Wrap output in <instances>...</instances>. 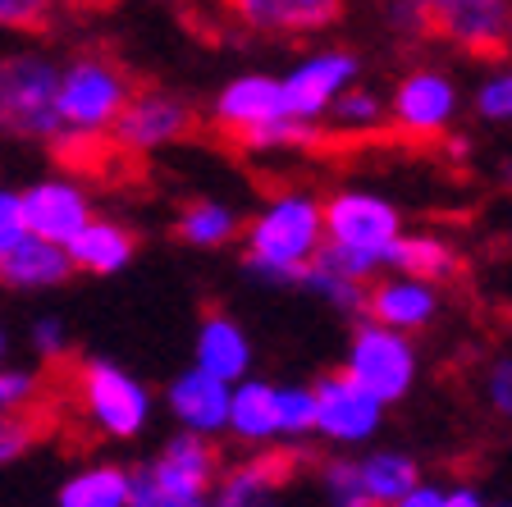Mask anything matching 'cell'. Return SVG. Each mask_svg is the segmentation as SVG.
<instances>
[{"mask_svg":"<svg viewBox=\"0 0 512 507\" xmlns=\"http://www.w3.org/2000/svg\"><path fill=\"white\" fill-rule=\"evenodd\" d=\"M430 37H444L471 60H499L508 51L512 0H416Z\"/></svg>","mask_w":512,"mask_h":507,"instance_id":"obj_9","label":"cell"},{"mask_svg":"<svg viewBox=\"0 0 512 507\" xmlns=\"http://www.w3.org/2000/svg\"><path fill=\"white\" fill-rule=\"evenodd\" d=\"M352 507H371V503H352Z\"/></svg>","mask_w":512,"mask_h":507,"instance_id":"obj_47","label":"cell"},{"mask_svg":"<svg viewBox=\"0 0 512 507\" xmlns=\"http://www.w3.org/2000/svg\"><path fill=\"white\" fill-rule=\"evenodd\" d=\"M224 434L243 444L247 453L256 448H275L279 444V384L243 375L229 384V421Z\"/></svg>","mask_w":512,"mask_h":507,"instance_id":"obj_20","label":"cell"},{"mask_svg":"<svg viewBox=\"0 0 512 507\" xmlns=\"http://www.w3.org/2000/svg\"><path fill=\"white\" fill-rule=\"evenodd\" d=\"M444 507H485L476 485H448L444 489Z\"/></svg>","mask_w":512,"mask_h":507,"instance_id":"obj_42","label":"cell"},{"mask_svg":"<svg viewBox=\"0 0 512 507\" xmlns=\"http://www.w3.org/2000/svg\"><path fill=\"white\" fill-rule=\"evenodd\" d=\"M320 220H325V243L375 252L384 261V270H389L394 243L407 233L403 211L384 192L371 188H339L330 197H320Z\"/></svg>","mask_w":512,"mask_h":507,"instance_id":"obj_6","label":"cell"},{"mask_svg":"<svg viewBox=\"0 0 512 507\" xmlns=\"http://www.w3.org/2000/svg\"><path fill=\"white\" fill-rule=\"evenodd\" d=\"M288 462L270 448H256L247 462H234L211 485V507H288L284 503Z\"/></svg>","mask_w":512,"mask_h":507,"instance_id":"obj_19","label":"cell"},{"mask_svg":"<svg viewBox=\"0 0 512 507\" xmlns=\"http://www.w3.org/2000/svg\"><path fill=\"white\" fill-rule=\"evenodd\" d=\"M78 275L64 243H51L42 233H23L14 247L0 252V288L10 293H51V288L69 284Z\"/></svg>","mask_w":512,"mask_h":507,"instance_id":"obj_17","label":"cell"},{"mask_svg":"<svg viewBox=\"0 0 512 507\" xmlns=\"http://www.w3.org/2000/svg\"><path fill=\"white\" fill-rule=\"evenodd\" d=\"M316 439V393L311 384H279V444Z\"/></svg>","mask_w":512,"mask_h":507,"instance_id":"obj_30","label":"cell"},{"mask_svg":"<svg viewBox=\"0 0 512 507\" xmlns=\"http://www.w3.org/2000/svg\"><path fill=\"white\" fill-rule=\"evenodd\" d=\"M165 412L174 416L179 430L202 434V439H220L224 421H229V384L202 366H188L165 389Z\"/></svg>","mask_w":512,"mask_h":507,"instance_id":"obj_16","label":"cell"},{"mask_svg":"<svg viewBox=\"0 0 512 507\" xmlns=\"http://www.w3.org/2000/svg\"><path fill=\"white\" fill-rule=\"evenodd\" d=\"M325 142V128L320 124H307V119H293V115H279L270 124L252 128L238 138L243 151H307V147H320Z\"/></svg>","mask_w":512,"mask_h":507,"instance_id":"obj_29","label":"cell"},{"mask_svg":"<svg viewBox=\"0 0 512 507\" xmlns=\"http://www.w3.org/2000/svg\"><path fill=\"white\" fill-rule=\"evenodd\" d=\"M357 476H362V498L371 507H389L421 480V462L403 448H371L357 457Z\"/></svg>","mask_w":512,"mask_h":507,"instance_id":"obj_24","label":"cell"},{"mask_svg":"<svg viewBox=\"0 0 512 507\" xmlns=\"http://www.w3.org/2000/svg\"><path fill=\"white\" fill-rule=\"evenodd\" d=\"M78 407H83L87 425H92L101 439H115V444H133L142 439L156 412V398L151 389L124 370L119 361L92 357L78 366Z\"/></svg>","mask_w":512,"mask_h":507,"instance_id":"obj_5","label":"cell"},{"mask_svg":"<svg viewBox=\"0 0 512 507\" xmlns=\"http://www.w3.org/2000/svg\"><path fill=\"white\" fill-rule=\"evenodd\" d=\"M0 398L10 412H32L42 398V370L32 366H5L0 361Z\"/></svg>","mask_w":512,"mask_h":507,"instance_id":"obj_34","label":"cell"},{"mask_svg":"<svg viewBox=\"0 0 512 507\" xmlns=\"http://www.w3.org/2000/svg\"><path fill=\"white\" fill-rule=\"evenodd\" d=\"M389 507H444V485H435V480L421 476L403 498H394Z\"/></svg>","mask_w":512,"mask_h":507,"instance_id":"obj_41","label":"cell"},{"mask_svg":"<svg viewBox=\"0 0 512 507\" xmlns=\"http://www.w3.org/2000/svg\"><path fill=\"white\" fill-rule=\"evenodd\" d=\"M55 78L60 64L42 51L0 55V133L19 142H55Z\"/></svg>","mask_w":512,"mask_h":507,"instance_id":"obj_4","label":"cell"},{"mask_svg":"<svg viewBox=\"0 0 512 507\" xmlns=\"http://www.w3.org/2000/svg\"><path fill=\"white\" fill-rule=\"evenodd\" d=\"M128 96H133V78L115 55L83 51L60 64V78H55L60 138L51 147H96L101 138H110V124L119 119Z\"/></svg>","mask_w":512,"mask_h":507,"instance_id":"obj_2","label":"cell"},{"mask_svg":"<svg viewBox=\"0 0 512 507\" xmlns=\"http://www.w3.org/2000/svg\"><path fill=\"white\" fill-rule=\"evenodd\" d=\"M311 393H316V439H325L330 448H343V453L380 439L389 407L375 393H366L352 375L330 370V375L311 380Z\"/></svg>","mask_w":512,"mask_h":507,"instance_id":"obj_8","label":"cell"},{"mask_svg":"<svg viewBox=\"0 0 512 507\" xmlns=\"http://www.w3.org/2000/svg\"><path fill=\"white\" fill-rule=\"evenodd\" d=\"M252 334H247V325L238 316H229V311H206L202 320H197V334H192V366L211 370V375H220L224 384L243 380V375H252Z\"/></svg>","mask_w":512,"mask_h":507,"instance_id":"obj_18","label":"cell"},{"mask_svg":"<svg viewBox=\"0 0 512 507\" xmlns=\"http://www.w3.org/2000/svg\"><path fill=\"white\" fill-rule=\"evenodd\" d=\"M160 485L170 489H188V494H211V485L220 480V453H215V439H202V434L179 430L174 439H165L151 462H142Z\"/></svg>","mask_w":512,"mask_h":507,"instance_id":"obj_21","label":"cell"},{"mask_svg":"<svg viewBox=\"0 0 512 507\" xmlns=\"http://www.w3.org/2000/svg\"><path fill=\"white\" fill-rule=\"evenodd\" d=\"M320 124H330V133H339V138H375L389 128V101L362 83H348L330 101Z\"/></svg>","mask_w":512,"mask_h":507,"instance_id":"obj_26","label":"cell"},{"mask_svg":"<svg viewBox=\"0 0 512 507\" xmlns=\"http://www.w3.org/2000/svg\"><path fill=\"white\" fill-rule=\"evenodd\" d=\"M60 0H0V28L14 32H42L51 23Z\"/></svg>","mask_w":512,"mask_h":507,"instance_id":"obj_38","label":"cell"},{"mask_svg":"<svg viewBox=\"0 0 512 507\" xmlns=\"http://www.w3.org/2000/svg\"><path fill=\"white\" fill-rule=\"evenodd\" d=\"M480 402H485V412L494 421L512 430V343L494 348L485 357V366H480Z\"/></svg>","mask_w":512,"mask_h":507,"instance_id":"obj_31","label":"cell"},{"mask_svg":"<svg viewBox=\"0 0 512 507\" xmlns=\"http://www.w3.org/2000/svg\"><path fill=\"white\" fill-rule=\"evenodd\" d=\"M128 480L133 471L119 462H92L60 485L55 507H128Z\"/></svg>","mask_w":512,"mask_h":507,"instance_id":"obj_25","label":"cell"},{"mask_svg":"<svg viewBox=\"0 0 512 507\" xmlns=\"http://www.w3.org/2000/svg\"><path fill=\"white\" fill-rule=\"evenodd\" d=\"M32 444H37V421H32L28 412H5L0 416V466L19 462Z\"/></svg>","mask_w":512,"mask_h":507,"instance_id":"obj_37","label":"cell"},{"mask_svg":"<svg viewBox=\"0 0 512 507\" xmlns=\"http://www.w3.org/2000/svg\"><path fill=\"white\" fill-rule=\"evenodd\" d=\"M362 78V60L352 51H316L307 60H298L288 74H279V92H284V110L293 119L320 124L330 101L343 92L348 83Z\"/></svg>","mask_w":512,"mask_h":507,"instance_id":"obj_11","label":"cell"},{"mask_svg":"<svg viewBox=\"0 0 512 507\" xmlns=\"http://www.w3.org/2000/svg\"><path fill=\"white\" fill-rule=\"evenodd\" d=\"M5 412H10V407H5V398H0V416H5Z\"/></svg>","mask_w":512,"mask_h":507,"instance_id":"obj_44","label":"cell"},{"mask_svg":"<svg viewBox=\"0 0 512 507\" xmlns=\"http://www.w3.org/2000/svg\"><path fill=\"white\" fill-rule=\"evenodd\" d=\"M243 275L261 288H298L307 261H316L325 243L320 197L307 188H284L266 197L243 220Z\"/></svg>","mask_w":512,"mask_h":507,"instance_id":"obj_1","label":"cell"},{"mask_svg":"<svg viewBox=\"0 0 512 507\" xmlns=\"http://www.w3.org/2000/svg\"><path fill=\"white\" fill-rule=\"evenodd\" d=\"M298 288L307 297H316L320 307L339 311V316H348V320L366 316V284H362V279L339 275V270H334V265H325L320 256H316V261H307V270L298 275Z\"/></svg>","mask_w":512,"mask_h":507,"instance_id":"obj_28","label":"cell"},{"mask_svg":"<svg viewBox=\"0 0 512 507\" xmlns=\"http://www.w3.org/2000/svg\"><path fill=\"white\" fill-rule=\"evenodd\" d=\"M343 375H352L384 407H398L403 398H412L416 380H421V352H416L412 334H398L371 316H357L348 348H343Z\"/></svg>","mask_w":512,"mask_h":507,"instance_id":"obj_3","label":"cell"},{"mask_svg":"<svg viewBox=\"0 0 512 507\" xmlns=\"http://www.w3.org/2000/svg\"><path fill=\"white\" fill-rule=\"evenodd\" d=\"M288 115L284 110V92H279V78L275 74H238L229 78V83L215 92L211 110H206V119H211V128L220 133V138H243V133H252V128L270 124V119Z\"/></svg>","mask_w":512,"mask_h":507,"instance_id":"obj_15","label":"cell"},{"mask_svg":"<svg viewBox=\"0 0 512 507\" xmlns=\"http://www.w3.org/2000/svg\"><path fill=\"white\" fill-rule=\"evenodd\" d=\"M192 128H197V110L183 96L165 92V87H133L119 119L110 124V142L128 156H156L165 147L188 142Z\"/></svg>","mask_w":512,"mask_h":507,"instance_id":"obj_7","label":"cell"},{"mask_svg":"<svg viewBox=\"0 0 512 507\" xmlns=\"http://www.w3.org/2000/svg\"><path fill=\"white\" fill-rule=\"evenodd\" d=\"M220 14L247 37H311L343 19V0H220Z\"/></svg>","mask_w":512,"mask_h":507,"instance_id":"obj_12","label":"cell"},{"mask_svg":"<svg viewBox=\"0 0 512 507\" xmlns=\"http://www.w3.org/2000/svg\"><path fill=\"white\" fill-rule=\"evenodd\" d=\"M28 343L42 361H60V357H69V325H64L60 316H37Z\"/></svg>","mask_w":512,"mask_h":507,"instance_id":"obj_39","label":"cell"},{"mask_svg":"<svg viewBox=\"0 0 512 507\" xmlns=\"http://www.w3.org/2000/svg\"><path fill=\"white\" fill-rule=\"evenodd\" d=\"M5 352H10V334H5V325H0V361H5Z\"/></svg>","mask_w":512,"mask_h":507,"instance_id":"obj_43","label":"cell"},{"mask_svg":"<svg viewBox=\"0 0 512 507\" xmlns=\"http://www.w3.org/2000/svg\"><path fill=\"white\" fill-rule=\"evenodd\" d=\"M485 507H512V503H485Z\"/></svg>","mask_w":512,"mask_h":507,"instance_id":"obj_46","label":"cell"},{"mask_svg":"<svg viewBox=\"0 0 512 507\" xmlns=\"http://www.w3.org/2000/svg\"><path fill=\"white\" fill-rule=\"evenodd\" d=\"M458 83L439 69H412L389 96V128L407 142H439L458 124Z\"/></svg>","mask_w":512,"mask_h":507,"instance_id":"obj_10","label":"cell"},{"mask_svg":"<svg viewBox=\"0 0 512 507\" xmlns=\"http://www.w3.org/2000/svg\"><path fill=\"white\" fill-rule=\"evenodd\" d=\"M19 206H23L28 233H42L51 243H69V238L96 215L92 192H87L78 179H69V174L32 179L28 188H19Z\"/></svg>","mask_w":512,"mask_h":507,"instance_id":"obj_13","label":"cell"},{"mask_svg":"<svg viewBox=\"0 0 512 507\" xmlns=\"http://www.w3.org/2000/svg\"><path fill=\"white\" fill-rule=\"evenodd\" d=\"M128 507H211V494L170 489V485H160L147 466H133V480H128Z\"/></svg>","mask_w":512,"mask_h":507,"instance_id":"obj_33","label":"cell"},{"mask_svg":"<svg viewBox=\"0 0 512 507\" xmlns=\"http://www.w3.org/2000/svg\"><path fill=\"white\" fill-rule=\"evenodd\" d=\"M389 270H407V275H421L430 284H448V279L462 275V256L453 243L435 238V233H403L389 256Z\"/></svg>","mask_w":512,"mask_h":507,"instance_id":"obj_27","label":"cell"},{"mask_svg":"<svg viewBox=\"0 0 512 507\" xmlns=\"http://www.w3.org/2000/svg\"><path fill=\"white\" fill-rule=\"evenodd\" d=\"M64 252H69L74 270L106 279L138 261V233L128 229L124 220H101V215H92V220L64 243Z\"/></svg>","mask_w":512,"mask_h":507,"instance_id":"obj_22","label":"cell"},{"mask_svg":"<svg viewBox=\"0 0 512 507\" xmlns=\"http://www.w3.org/2000/svg\"><path fill=\"white\" fill-rule=\"evenodd\" d=\"M439 307H444L439 284H430L421 275H407V270H389V275L380 270L366 284V316L398 329V334H426L439 320Z\"/></svg>","mask_w":512,"mask_h":507,"instance_id":"obj_14","label":"cell"},{"mask_svg":"<svg viewBox=\"0 0 512 507\" xmlns=\"http://www.w3.org/2000/svg\"><path fill=\"white\" fill-rule=\"evenodd\" d=\"M476 115L485 124H512V69L485 78L476 87Z\"/></svg>","mask_w":512,"mask_h":507,"instance_id":"obj_36","label":"cell"},{"mask_svg":"<svg viewBox=\"0 0 512 507\" xmlns=\"http://www.w3.org/2000/svg\"><path fill=\"white\" fill-rule=\"evenodd\" d=\"M238 233H243L238 206L215 201V197H192L174 215V238L183 247H197V252H220V247L238 243Z\"/></svg>","mask_w":512,"mask_h":507,"instance_id":"obj_23","label":"cell"},{"mask_svg":"<svg viewBox=\"0 0 512 507\" xmlns=\"http://www.w3.org/2000/svg\"><path fill=\"white\" fill-rule=\"evenodd\" d=\"M23 233H28V224H23L19 192H14V188H0V252L19 243Z\"/></svg>","mask_w":512,"mask_h":507,"instance_id":"obj_40","label":"cell"},{"mask_svg":"<svg viewBox=\"0 0 512 507\" xmlns=\"http://www.w3.org/2000/svg\"><path fill=\"white\" fill-rule=\"evenodd\" d=\"M508 51H512V23H508Z\"/></svg>","mask_w":512,"mask_h":507,"instance_id":"obj_45","label":"cell"},{"mask_svg":"<svg viewBox=\"0 0 512 507\" xmlns=\"http://www.w3.org/2000/svg\"><path fill=\"white\" fill-rule=\"evenodd\" d=\"M316 485L325 494L330 507H352V503H366L362 498V476H357V457L334 448L325 462L316 466Z\"/></svg>","mask_w":512,"mask_h":507,"instance_id":"obj_32","label":"cell"},{"mask_svg":"<svg viewBox=\"0 0 512 507\" xmlns=\"http://www.w3.org/2000/svg\"><path fill=\"white\" fill-rule=\"evenodd\" d=\"M320 261L325 265H334L339 275H348V279H362V284H371L375 275L384 270V261L375 252H362V247H339V243H320Z\"/></svg>","mask_w":512,"mask_h":507,"instance_id":"obj_35","label":"cell"}]
</instances>
